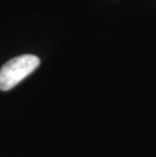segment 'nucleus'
<instances>
[{"label": "nucleus", "mask_w": 156, "mask_h": 157, "mask_svg": "<svg viewBox=\"0 0 156 157\" xmlns=\"http://www.w3.org/2000/svg\"><path fill=\"white\" fill-rule=\"evenodd\" d=\"M40 62L39 57L31 54L15 57L6 62L0 69V90L6 91L16 86L39 67Z\"/></svg>", "instance_id": "nucleus-1"}]
</instances>
